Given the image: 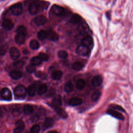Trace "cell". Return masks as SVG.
I'll return each mask as SVG.
<instances>
[{"instance_id":"6da1fadb","label":"cell","mask_w":133,"mask_h":133,"mask_svg":"<svg viewBox=\"0 0 133 133\" xmlns=\"http://www.w3.org/2000/svg\"><path fill=\"white\" fill-rule=\"evenodd\" d=\"M45 3H39L37 2H31L29 6V11L31 15H35L41 9H44L45 6L47 7L45 5Z\"/></svg>"},{"instance_id":"7a4b0ae2","label":"cell","mask_w":133,"mask_h":133,"mask_svg":"<svg viewBox=\"0 0 133 133\" xmlns=\"http://www.w3.org/2000/svg\"><path fill=\"white\" fill-rule=\"evenodd\" d=\"M27 93V89L23 85H19L14 89L15 96L19 99L23 98L25 97Z\"/></svg>"},{"instance_id":"3957f363","label":"cell","mask_w":133,"mask_h":133,"mask_svg":"<svg viewBox=\"0 0 133 133\" xmlns=\"http://www.w3.org/2000/svg\"><path fill=\"white\" fill-rule=\"evenodd\" d=\"M76 51L77 54L79 55L82 56H86L89 54L90 50L88 47L81 44L77 46L76 49Z\"/></svg>"},{"instance_id":"277c9868","label":"cell","mask_w":133,"mask_h":133,"mask_svg":"<svg viewBox=\"0 0 133 133\" xmlns=\"http://www.w3.org/2000/svg\"><path fill=\"white\" fill-rule=\"evenodd\" d=\"M10 11L14 15H20L22 12V4L20 3H18L13 5L10 7Z\"/></svg>"},{"instance_id":"5b68a950","label":"cell","mask_w":133,"mask_h":133,"mask_svg":"<svg viewBox=\"0 0 133 133\" xmlns=\"http://www.w3.org/2000/svg\"><path fill=\"white\" fill-rule=\"evenodd\" d=\"M52 12L57 16H61L65 14V10L62 7L57 5H54L51 8Z\"/></svg>"},{"instance_id":"8992f818","label":"cell","mask_w":133,"mask_h":133,"mask_svg":"<svg viewBox=\"0 0 133 133\" xmlns=\"http://www.w3.org/2000/svg\"><path fill=\"white\" fill-rule=\"evenodd\" d=\"M14 26V24L11 20L9 19H5L2 22L3 28L7 31L11 30Z\"/></svg>"},{"instance_id":"52a82bcc","label":"cell","mask_w":133,"mask_h":133,"mask_svg":"<svg viewBox=\"0 0 133 133\" xmlns=\"http://www.w3.org/2000/svg\"><path fill=\"white\" fill-rule=\"evenodd\" d=\"M1 97L5 100H11L12 96L10 90L7 88H4L1 91Z\"/></svg>"},{"instance_id":"ba28073f","label":"cell","mask_w":133,"mask_h":133,"mask_svg":"<svg viewBox=\"0 0 133 133\" xmlns=\"http://www.w3.org/2000/svg\"><path fill=\"white\" fill-rule=\"evenodd\" d=\"M107 114H109V115L112 116L113 117L119 119H121V120H123L124 119V117L123 116V115H122V113L113 110V109H109L107 110Z\"/></svg>"},{"instance_id":"9c48e42d","label":"cell","mask_w":133,"mask_h":133,"mask_svg":"<svg viewBox=\"0 0 133 133\" xmlns=\"http://www.w3.org/2000/svg\"><path fill=\"white\" fill-rule=\"evenodd\" d=\"M47 38L52 41H56L59 39V36L57 33L52 30L47 31Z\"/></svg>"},{"instance_id":"30bf717a","label":"cell","mask_w":133,"mask_h":133,"mask_svg":"<svg viewBox=\"0 0 133 133\" xmlns=\"http://www.w3.org/2000/svg\"><path fill=\"white\" fill-rule=\"evenodd\" d=\"M24 127V124L22 121H17L16 123V128L14 129V133H21L23 131Z\"/></svg>"},{"instance_id":"8fae6325","label":"cell","mask_w":133,"mask_h":133,"mask_svg":"<svg viewBox=\"0 0 133 133\" xmlns=\"http://www.w3.org/2000/svg\"><path fill=\"white\" fill-rule=\"evenodd\" d=\"M46 18L42 15L37 16L34 19V21L35 24L37 25H41L45 24L46 22Z\"/></svg>"},{"instance_id":"7c38bea8","label":"cell","mask_w":133,"mask_h":133,"mask_svg":"<svg viewBox=\"0 0 133 133\" xmlns=\"http://www.w3.org/2000/svg\"><path fill=\"white\" fill-rule=\"evenodd\" d=\"M10 55L12 59L17 60L20 57V52L16 47H12L10 50Z\"/></svg>"},{"instance_id":"4fadbf2b","label":"cell","mask_w":133,"mask_h":133,"mask_svg":"<svg viewBox=\"0 0 133 133\" xmlns=\"http://www.w3.org/2000/svg\"><path fill=\"white\" fill-rule=\"evenodd\" d=\"M25 37H26V35H24L21 33H17L15 37V42L18 44H20V45L24 43L25 40Z\"/></svg>"},{"instance_id":"5bb4252c","label":"cell","mask_w":133,"mask_h":133,"mask_svg":"<svg viewBox=\"0 0 133 133\" xmlns=\"http://www.w3.org/2000/svg\"><path fill=\"white\" fill-rule=\"evenodd\" d=\"M102 81H103V79L102 76L101 75H98L95 76L92 78L91 80V83L92 85L94 86H98L102 84Z\"/></svg>"},{"instance_id":"9a60e30c","label":"cell","mask_w":133,"mask_h":133,"mask_svg":"<svg viewBox=\"0 0 133 133\" xmlns=\"http://www.w3.org/2000/svg\"><path fill=\"white\" fill-rule=\"evenodd\" d=\"M56 112L58 114V115L62 118H66L68 117V114L63 109L60 108L59 107H54Z\"/></svg>"},{"instance_id":"2e32d148","label":"cell","mask_w":133,"mask_h":133,"mask_svg":"<svg viewBox=\"0 0 133 133\" xmlns=\"http://www.w3.org/2000/svg\"><path fill=\"white\" fill-rule=\"evenodd\" d=\"M93 44L92 38L90 36H86L82 40V44L87 47L91 46Z\"/></svg>"},{"instance_id":"e0dca14e","label":"cell","mask_w":133,"mask_h":133,"mask_svg":"<svg viewBox=\"0 0 133 133\" xmlns=\"http://www.w3.org/2000/svg\"><path fill=\"white\" fill-rule=\"evenodd\" d=\"M9 75L12 78L14 79H18L22 77V74L20 71H18L17 70H11L9 72Z\"/></svg>"},{"instance_id":"ac0fdd59","label":"cell","mask_w":133,"mask_h":133,"mask_svg":"<svg viewBox=\"0 0 133 133\" xmlns=\"http://www.w3.org/2000/svg\"><path fill=\"white\" fill-rule=\"evenodd\" d=\"M82 103V100L77 97H73L69 101V105L71 106H77L80 105Z\"/></svg>"},{"instance_id":"d6986e66","label":"cell","mask_w":133,"mask_h":133,"mask_svg":"<svg viewBox=\"0 0 133 133\" xmlns=\"http://www.w3.org/2000/svg\"><path fill=\"white\" fill-rule=\"evenodd\" d=\"M52 107H59L62 104V99L60 95L56 96L52 100Z\"/></svg>"},{"instance_id":"ffe728a7","label":"cell","mask_w":133,"mask_h":133,"mask_svg":"<svg viewBox=\"0 0 133 133\" xmlns=\"http://www.w3.org/2000/svg\"><path fill=\"white\" fill-rule=\"evenodd\" d=\"M54 124V121L52 118L50 117H47L45 119V121L43 123V128L46 129L49 128L53 126Z\"/></svg>"},{"instance_id":"44dd1931","label":"cell","mask_w":133,"mask_h":133,"mask_svg":"<svg viewBox=\"0 0 133 133\" xmlns=\"http://www.w3.org/2000/svg\"><path fill=\"white\" fill-rule=\"evenodd\" d=\"M82 20L81 17L76 14H73L70 18V22L73 24H77L81 22Z\"/></svg>"},{"instance_id":"7402d4cb","label":"cell","mask_w":133,"mask_h":133,"mask_svg":"<svg viewBox=\"0 0 133 133\" xmlns=\"http://www.w3.org/2000/svg\"><path fill=\"white\" fill-rule=\"evenodd\" d=\"M86 86V82L83 79H78L76 82V87L78 90H82Z\"/></svg>"},{"instance_id":"603a6c76","label":"cell","mask_w":133,"mask_h":133,"mask_svg":"<svg viewBox=\"0 0 133 133\" xmlns=\"http://www.w3.org/2000/svg\"><path fill=\"white\" fill-rule=\"evenodd\" d=\"M62 76V72L60 70L55 71L51 73V77L55 80H59Z\"/></svg>"},{"instance_id":"cb8c5ba5","label":"cell","mask_w":133,"mask_h":133,"mask_svg":"<svg viewBox=\"0 0 133 133\" xmlns=\"http://www.w3.org/2000/svg\"><path fill=\"white\" fill-rule=\"evenodd\" d=\"M42 60L38 56L33 57V58H31V59L30 60L31 64L34 66L38 65L41 64L42 63Z\"/></svg>"},{"instance_id":"d4e9b609","label":"cell","mask_w":133,"mask_h":133,"mask_svg":"<svg viewBox=\"0 0 133 133\" xmlns=\"http://www.w3.org/2000/svg\"><path fill=\"white\" fill-rule=\"evenodd\" d=\"M27 92L29 96H33L35 94L36 86L34 85H30L27 88Z\"/></svg>"},{"instance_id":"484cf974","label":"cell","mask_w":133,"mask_h":133,"mask_svg":"<svg viewBox=\"0 0 133 133\" xmlns=\"http://www.w3.org/2000/svg\"><path fill=\"white\" fill-rule=\"evenodd\" d=\"M47 90V86H46V85L45 84H41L38 86V88L37 89V93L38 95H43L46 92Z\"/></svg>"},{"instance_id":"4316f807","label":"cell","mask_w":133,"mask_h":133,"mask_svg":"<svg viewBox=\"0 0 133 133\" xmlns=\"http://www.w3.org/2000/svg\"><path fill=\"white\" fill-rule=\"evenodd\" d=\"M83 63L79 61L75 62L72 65V68L76 71H79L83 68Z\"/></svg>"},{"instance_id":"83f0119b","label":"cell","mask_w":133,"mask_h":133,"mask_svg":"<svg viewBox=\"0 0 133 133\" xmlns=\"http://www.w3.org/2000/svg\"><path fill=\"white\" fill-rule=\"evenodd\" d=\"M37 37L39 39L43 41L47 38V31L44 30H41L37 33Z\"/></svg>"},{"instance_id":"f1b7e54d","label":"cell","mask_w":133,"mask_h":133,"mask_svg":"<svg viewBox=\"0 0 133 133\" xmlns=\"http://www.w3.org/2000/svg\"><path fill=\"white\" fill-rule=\"evenodd\" d=\"M39 46V44L36 39H32L30 42V47L33 49H37Z\"/></svg>"},{"instance_id":"f546056e","label":"cell","mask_w":133,"mask_h":133,"mask_svg":"<svg viewBox=\"0 0 133 133\" xmlns=\"http://www.w3.org/2000/svg\"><path fill=\"white\" fill-rule=\"evenodd\" d=\"M33 108L29 104L25 105L23 107V111L26 114H30L33 112Z\"/></svg>"},{"instance_id":"4dcf8cb0","label":"cell","mask_w":133,"mask_h":133,"mask_svg":"<svg viewBox=\"0 0 133 133\" xmlns=\"http://www.w3.org/2000/svg\"><path fill=\"white\" fill-rule=\"evenodd\" d=\"M24 63H25V61L23 60V59H21V60L15 61L13 63V64H14V66L17 68H21L23 66Z\"/></svg>"},{"instance_id":"1f68e13d","label":"cell","mask_w":133,"mask_h":133,"mask_svg":"<svg viewBox=\"0 0 133 133\" xmlns=\"http://www.w3.org/2000/svg\"><path fill=\"white\" fill-rule=\"evenodd\" d=\"M73 89V85L71 82H68L64 86V90L66 92H70Z\"/></svg>"},{"instance_id":"d6a6232c","label":"cell","mask_w":133,"mask_h":133,"mask_svg":"<svg viewBox=\"0 0 133 133\" xmlns=\"http://www.w3.org/2000/svg\"><path fill=\"white\" fill-rule=\"evenodd\" d=\"M101 96V92L99 91H96L92 93L91 95V99L94 101H97Z\"/></svg>"},{"instance_id":"836d02e7","label":"cell","mask_w":133,"mask_h":133,"mask_svg":"<svg viewBox=\"0 0 133 133\" xmlns=\"http://www.w3.org/2000/svg\"><path fill=\"white\" fill-rule=\"evenodd\" d=\"M35 75L42 79H45L47 77V74L42 71H36L35 72Z\"/></svg>"},{"instance_id":"e575fe53","label":"cell","mask_w":133,"mask_h":133,"mask_svg":"<svg viewBox=\"0 0 133 133\" xmlns=\"http://www.w3.org/2000/svg\"><path fill=\"white\" fill-rule=\"evenodd\" d=\"M17 33H21L24 35H26L27 33V31H26V29L25 28V27H24V26L21 25L19 26L17 29Z\"/></svg>"},{"instance_id":"d590c367","label":"cell","mask_w":133,"mask_h":133,"mask_svg":"<svg viewBox=\"0 0 133 133\" xmlns=\"http://www.w3.org/2000/svg\"><path fill=\"white\" fill-rule=\"evenodd\" d=\"M58 56H59V58L61 59H66L68 56V54L66 51L61 50L58 51Z\"/></svg>"},{"instance_id":"8d00e7d4","label":"cell","mask_w":133,"mask_h":133,"mask_svg":"<svg viewBox=\"0 0 133 133\" xmlns=\"http://www.w3.org/2000/svg\"><path fill=\"white\" fill-rule=\"evenodd\" d=\"M8 46L6 44H2L0 45V55H4L7 51Z\"/></svg>"},{"instance_id":"74e56055","label":"cell","mask_w":133,"mask_h":133,"mask_svg":"<svg viewBox=\"0 0 133 133\" xmlns=\"http://www.w3.org/2000/svg\"><path fill=\"white\" fill-rule=\"evenodd\" d=\"M26 70L28 73H33V72H35L36 68H35L34 65L31 64H29V65H27V66L26 67Z\"/></svg>"},{"instance_id":"f35d334b","label":"cell","mask_w":133,"mask_h":133,"mask_svg":"<svg viewBox=\"0 0 133 133\" xmlns=\"http://www.w3.org/2000/svg\"><path fill=\"white\" fill-rule=\"evenodd\" d=\"M40 130V127L38 125L35 124L31 128V133H38Z\"/></svg>"},{"instance_id":"ab89813d","label":"cell","mask_w":133,"mask_h":133,"mask_svg":"<svg viewBox=\"0 0 133 133\" xmlns=\"http://www.w3.org/2000/svg\"><path fill=\"white\" fill-rule=\"evenodd\" d=\"M38 57L42 60V61H46L48 60V56L47 54L43 53V52H41L38 54Z\"/></svg>"},{"instance_id":"60d3db41","label":"cell","mask_w":133,"mask_h":133,"mask_svg":"<svg viewBox=\"0 0 133 133\" xmlns=\"http://www.w3.org/2000/svg\"><path fill=\"white\" fill-rule=\"evenodd\" d=\"M111 108H113L114 109H116V110H119L121 112H125V110L121 106L118 105H116V104H112L111 105Z\"/></svg>"},{"instance_id":"b9f144b4","label":"cell","mask_w":133,"mask_h":133,"mask_svg":"<svg viewBox=\"0 0 133 133\" xmlns=\"http://www.w3.org/2000/svg\"><path fill=\"white\" fill-rule=\"evenodd\" d=\"M55 90L54 88H51L48 91L46 96L47 97H51V96H54L55 95Z\"/></svg>"},{"instance_id":"7bdbcfd3","label":"cell","mask_w":133,"mask_h":133,"mask_svg":"<svg viewBox=\"0 0 133 133\" xmlns=\"http://www.w3.org/2000/svg\"><path fill=\"white\" fill-rule=\"evenodd\" d=\"M23 52L25 54H28V51L26 49H24V50H23Z\"/></svg>"},{"instance_id":"ee69618b","label":"cell","mask_w":133,"mask_h":133,"mask_svg":"<svg viewBox=\"0 0 133 133\" xmlns=\"http://www.w3.org/2000/svg\"><path fill=\"white\" fill-rule=\"evenodd\" d=\"M47 133H58V132L56 131H48Z\"/></svg>"},{"instance_id":"f6af8a7d","label":"cell","mask_w":133,"mask_h":133,"mask_svg":"<svg viewBox=\"0 0 133 133\" xmlns=\"http://www.w3.org/2000/svg\"><path fill=\"white\" fill-rule=\"evenodd\" d=\"M3 114V112L2 110L0 108V116H1Z\"/></svg>"}]
</instances>
